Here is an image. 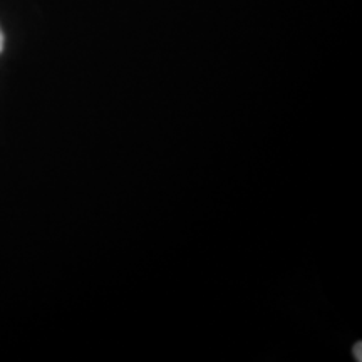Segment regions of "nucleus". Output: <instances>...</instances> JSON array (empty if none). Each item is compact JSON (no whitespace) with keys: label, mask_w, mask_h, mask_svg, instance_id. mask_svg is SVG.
<instances>
[{"label":"nucleus","mask_w":362,"mask_h":362,"mask_svg":"<svg viewBox=\"0 0 362 362\" xmlns=\"http://www.w3.org/2000/svg\"><path fill=\"white\" fill-rule=\"evenodd\" d=\"M362 344L361 342H357V346L354 347V356H356V359L357 361H362Z\"/></svg>","instance_id":"nucleus-1"},{"label":"nucleus","mask_w":362,"mask_h":362,"mask_svg":"<svg viewBox=\"0 0 362 362\" xmlns=\"http://www.w3.org/2000/svg\"><path fill=\"white\" fill-rule=\"evenodd\" d=\"M4 51V34H2V29H0V52Z\"/></svg>","instance_id":"nucleus-2"}]
</instances>
